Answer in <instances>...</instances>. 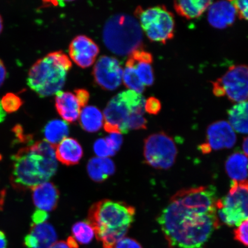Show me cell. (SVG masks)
<instances>
[{"mask_svg": "<svg viewBox=\"0 0 248 248\" xmlns=\"http://www.w3.org/2000/svg\"><path fill=\"white\" fill-rule=\"evenodd\" d=\"M218 200L213 186L182 189L173 195L157 218L170 246L202 248L219 227Z\"/></svg>", "mask_w": 248, "mask_h": 248, "instance_id": "1", "label": "cell"}, {"mask_svg": "<svg viewBox=\"0 0 248 248\" xmlns=\"http://www.w3.org/2000/svg\"><path fill=\"white\" fill-rule=\"evenodd\" d=\"M12 161L11 185L19 191L31 190L48 182L58 169L55 147L46 141L20 149Z\"/></svg>", "mask_w": 248, "mask_h": 248, "instance_id": "2", "label": "cell"}, {"mask_svg": "<svg viewBox=\"0 0 248 248\" xmlns=\"http://www.w3.org/2000/svg\"><path fill=\"white\" fill-rule=\"evenodd\" d=\"M134 207L125 202L103 200L93 204L88 221L104 248H113L125 236L134 221Z\"/></svg>", "mask_w": 248, "mask_h": 248, "instance_id": "3", "label": "cell"}, {"mask_svg": "<svg viewBox=\"0 0 248 248\" xmlns=\"http://www.w3.org/2000/svg\"><path fill=\"white\" fill-rule=\"evenodd\" d=\"M71 66L70 58L63 52H51L33 64L27 84L40 97L56 94L63 88Z\"/></svg>", "mask_w": 248, "mask_h": 248, "instance_id": "4", "label": "cell"}, {"mask_svg": "<svg viewBox=\"0 0 248 248\" xmlns=\"http://www.w3.org/2000/svg\"><path fill=\"white\" fill-rule=\"evenodd\" d=\"M102 37L107 47L120 56L130 55L141 48L143 38L139 21L126 14L111 16L105 24Z\"/></svg>", "mask_w": 248, "mask_h": 248, "instance_id": "5", "label": "cell"}, {"mask_svg": "<svg viewBox=\"0 0 248 248\" xmlns=\"http://www.w3.org/2000/svg\"><path fill=\"white\" fill-rule=\"evenodd\" d=\"M145 98L139 93L128 90L119 93L108 102L104 111L105 131L125 133L127 121L131 114H144Z\"/></svg>", "mask_w": 248, "mask_h": 248, "instance_id": "6", "label": "cell"}, {"mask_svg": "<svg viewBox=\"0 0 248 248\" xmlns=\"http://www.w3.org/2000/svg\"><path fill=\"white\" fill-rule=\"evenodd\" d=\"M141 29L151 42L165 45L174 36L175 23L171 12L164 5L144 9L138 7L135 11Z\"/></svg>", "mask_w": 248, "mask_h": 248, "instance_id": "7", "label": "cell"}, {"mask_svg": "<svg viewBox=\"0 0 248 248\" xmlns=\"http://www.w3.org/2000/svg\"><path fill=\"white\" fill-rule=\"evenodd\" d=\"M217 215L223 224L238 226L248 218V181H232L227 194L217 202Z\"/></svg>", "mask_w": 248, "mask_h": 248, "instance_id": "8", "label": "cell"}, {"mask_svg": "<svg viewBox=\"0 0 248 248\" xmlns=\"http://www.w3.org/2000/svg\"><path fill=\"white\" fill-rule=\"evenodd\" d=\"M178 149L172 138L164 132L149 136L145 140L144 156L148 165L158 170H168L174 164Z\"/></svg>", "mask_w": 248, "mask_h": 248, "instance_id": "9", "label": "cell"}, {"mask_svg": "<svg viewBox=\"0 0 248 248\" xmlns=\"http://www.w3.org/2000/svg\"><path fill=\"white\" fill-rule=\"evenodd\" d=\"M213 93L217 97L226 96L232 102L248 100V66L234 65L224 76L213 82Z\"/></svg>", "mask_w": 248, "mask_h": 248, "instance_id": "10", "label": "cell"}, {"mask_svg": "<svg viewBox=\"0 0 248 248\" xmlns=\"http://www.w3.org/2000/svg\"><path fill=\"white\" fill-rule=\"evenodd\" d=\"M237 141L236 135L228 122L218 121L207 127L206 140L200 147L202 153L207 154L213 151L229 149Z\"/></svg>", "mask_w": 248, "mask_h": 248, "instance_id": "11", "label": "cell"}, {"mask_svg": "<svg viewBox=\"0 0 248 248\" xmlns=\"http://www.w3.org/2000/svg\"><path fill=\"white\" fill-rule=\"evenodd\" d=\"M123 69L116 58L102 56L93 69L95 81L102 89L114 91L123 81Z\"/></svg>", "mask_w": 248, "mask_h": 248, "instance_id": "12", "label": "cell"}, {"mask_svg": "<svg viewBox=\"0 0 248 248\" xmlns=\"http://www.w3.org/2000/svg\"><path fill=\"white\" fill-rule=\"evenodd\" d=\"M100 52L98 46L85 35L76 37L69 46L70 57L78 66L85 69L94 63Z\"/></svg>", "mask_w": 248, "mask_h": 248, "instance_id": "13", "label": "cell"}, {"mask_svg": "<svg viewBox=\"0 0 248 248\" xmlns=\"http://www.w3.org/2000/svg\"><path fill=\"white\" fill-rule=\"evenodd\" d=\"M57 240V234L53 226L48 222L31 226L25 237L24 246L27 248H49Z\"/></svg>", "mask_w": 248, "mask_h": 248, "instance_id": "14", "label": "cell"}, {"mask_svg": "<svg viewBox=\"0 0 248 248\" xmlns=\"http://www.w3.org/2000/svg\"><path fill=\"white\" fill-rule=\"evenodd\" d=\"M236 11L231 1H218L210 6L207 19L210 26L225 29L234 24Z\"/></svg>", "mask_w": 248, "mask_h": 248, "instance_id": "15", "label": "cell"}, {"mask_svg": "<svg viewBox=\"0 0 248 248\" xmlns=\"http://www.w3.org/2000/svg\"><path fill=\"white\" fill-rule=\"evenodd\" d=\"M34 204L39 210L51 212L57 207L60 191L57 186L46 182L31 189Z\"/></svg>", "mask_w": 248, "mask_h": 248, "instance_id": "16", "label": "cell"}, {"mask_svg": "<svg viewBox=\"0 0 248 248\" xmlns=\"http://www.w3.org/2000/svg\"><path fill=\"white\" fill-rule=\"evenodd\" d=\"M55 107L58 113L65 122L72 123L79 119L81 107L73 93L58 92L56 94Z\"/></svg>", "mask_w": 248, "mask_h": 248, "instance_id": "17", "label": "cell"}, {"mask_svg": "<svg viewBox=\"0 0 248 248\" xmlns=\"http://www.w3.org/2000/svg\"><path fill=\"white\" fill-rule=\"evenodd\" d=\"M56 157L61 163L67 166L76 165L81 160L83 149L77 140L66 138L55 147Z\"/></svg>", "mask_w": 248, "mask_h": 248, "instance_id": "18", "label": "cell"}, {"mask_svg": "<svg viewBox=\"0 0 248 248\" xmlns=\"http://www.w3.org/2000/svg\"><path fill=\"white\" fill-rule=\"evenodd\" d=\"M225 170L232 181H247L248 178V157L244 153L237 152L229 156L225 163Z\"/></svg>", "mask_w": 248, "mask_h": 248, "instance_id": "19", "label": "cell"}, {"mask_svg": "<svg viewBox=\"0 0 248 248\" xmlns=\"http://www.w3.org/2000/svg\"><path fill=\"white\" fill-rule=\"evenodd\" d=\"M87 170L90 178L93 181L101 183L105 181L115 172V165L108 157H94L89 161Z\"/></svg>", "mask_w": 248, "mask_h": 248, "instance_id": "20", "label": "cell"}, {"mask_svg": "<svg viewBox=\"0 0 248 248\" xmlns=\"http://www.w3.org/2000/svg\"><path fill=\"white\" fill-rule=\"evenodd\" d=\"M212 4L213 2L209 0H184L173 2V7L181 16L191 20L200 17Z\"/></svg>", "mask_w": 248, "mask_h": 248, "instance_id": "21", "label": "cell"}, {"mask_svg": "<svg viewBox=\"0 0 248 248\" xmlns=\"http://www.w3.org/2000/svg\"><path fill=\"white\" fill-rule=\"evenodd\" d=\"M229 123L234 131L248 134V101L237 103L228 110Z\"/></svg>", "mask_w": 248, "mask_h": 248, "instance_id": "22", "label": "cell"}, {"mask_svg": "<svg viewBox=\"0 0 248 248\" xmlns=\"http://www.w3.org/2000/svg\"><path fill=\"white\" fill-rule=\"evenodd\" d=\"M80 126L85 131L97 132L104 124L103 114L100 109L94 106H86L80 111L79 117Z\"/></svg>", "mask_w": 248, "mask_h": 248, "instance_id": "23", "label": "cell"}, {"mask_svg": "<svg viewBox=\"0 0 248 248\" xmlns=\"http://www.w3.org/2000/svg\"><path fill=\"white\" fill-rule=\"evenodd\" d=\"M69 133V128L66 122L58 119L49 122L43 129L45 141L55 147L67 138Z\"/></svg>", "mask_w": 248, "mask_h": 248, "instance_id": "24", "label": "cell"}, {"mask_svg": "<svg viewBox=\"0 0 248 248\" xmlns=\"http://www.w3.org/2000/svg\"><path fill=\"white\" fill-rule=\"evenodd\" d=\"M123 80L124 84L131 91L141 94L145 90V86L139 79L132 61L128 58L125 69L123 71Z\"/></svg>", "mask_w": 248, "mask_h": 248, "instance_id": "25", "label": "cell"}, {"mask_svg": "<svg viewBox=\"0 0 248 248\" xmlns=\"http://www.w3.org/2000/svg\"><path fill=\"white\" fill-rule=\"evenodd\" d=\"M72 232L74 239L82 244L91 243L95 235L94 229L88 221L76 223L73 226Z\"/></svg>", "mask_w": 248, "mask_h": 248, "instance_id": "26", "label": "cell"}, {"mask_svg": "<svg viewBox=\"0 0 248 248\" xmlns=\"http://www.w3.org/2000/svg\"><path fill=\"white\" fill-rule=\"evenodd\" d=\"M129 59L132 61L139 79L143 85L147 86L153 85L154 82V74L151 63L145 62H136L130 57Z\"/></svg>", "mask_w": 248, "mask_h": 248, "instance_id": "27", "label": "cell"}, {"mask_svg": "<svg viewBox=\"0 0 248 248\" xmlns=\"http://www.w3.org/2000/svg\"><path fill=\"white\" fill-rule=\"evenodd\" d=\"M1 103L5 112L11 113L19 109L22 106L23 102L18 95L9 93L2 97Z\"/></svg>", "mask_w": 248, "mask_h": 248, "instance_id": "28", "label": "cell"}, {"mask_svg": "<svg viewBox=\"0 0 248 248\" xmlns=\"http://www.w3.org/2000/svg\"><path fill=\"white\" fill-rule=\"evenodd\" d=\"M94 151L98 157H108L114 156L116 154L108 144L105 139H98L94 144Z\"/></svg>", "mask_w": 248, "mask_h": 248, "instance_id": "29", "label": "cell"}, {"mask_svg": "<svg viewBox=\"0 0 248 248\" xmlns=\"http://www.w3.org/2000/svg\"><path fill=\"white\" fill-rule=\"evenodd\" d=\"M234 239L248 248V218L237 226L234 231Z\"/></svg>", "mask_w": 248, "mask_h": 248, "instance_id": "30", "label": "cell"}, {"mask_svg": "<svg viewBox=\"0 0 248 248\" xmlns=\"http://www.w3.org/2000/svg\"><path fill=\"white\" fill-rule=\"evenodd\" d=\"M240 19L246 20L248 22V0L242 1H231Z\"/></svg>", "mask_w": 248, "mask_h": 248, "instance_id": "31", "label": "cell"}, {"mask_svg": "<svg viewBox=\"0 0 248 248\" xmlns=\"http://www.w3.org/2000/svg\"><path fill=\"white\" fill-rule=\"evenodd\" d=\"M162 108L160 101L154 97L148 98L145 103V110L153 115H156Z\"/></svg>", "mask_w": 248, "mask_h": 248, "instance_id": "32", "label": "cell"}, {"mask_svg": "<svg viewBox=\"0 0 248 248\" xmlns=\"http://www.w3.org/2000/svg\"><path fill=\"white\" fill-rule=\"evenodd\" d=\"M110 147L116 153L120 150L123 143V136L121 133H110V135L105 138Z\"/></svg>", "mask_w": 248, "mask_h": 248, "instance_id": "33", "label": "cell"}, {"mask_svg": "<svg viewBox=\"0 0 248 248\" xmlns=\"http://www.w3.org/2000/svg\"><path fill=\"white\" fill-rule=\"evenodd\" d=\"M113 248H142L138 242L133 238L124 237L114 245Z\"/></svg>", "mask_w": 248, "mask_h": 248, "instance_id": "34", "label": "cell"}, {"mask_svg": "<svg viewBox=\"0 0 248 248\" xmlns=\"http://www.w3.org/2000/svg\"><path fill=\"white\" fill-rule=\"evenodd\" d=\"M76 97L79 102L80 107L84 108L89 100L90 95L88 91L85 89H77L75 91Z\"/></svg>", "mask_w": 248, "mask_h": 248, "instance_id": "35", "label": "cell"}, {"mask_svg": "<svg viewBox=\"0 0 248 248\" xmlns=\"http://www.w3.org/2000/svg\"><path fill=\"white\" fill-rule=\"evenodd\" d=\"M48 218L47 212L41 210H37L33 213L32 216L33 224L38 225L46 222Z\"/></svg>", "mask_w": 248, "mask_h": 248, "instance_id": "36", "label": "cell"}, {"mask_svg": "<svg viewBox=\"0 0 248 248\" xmlns=\"http://www.w3.org/2000/svg\"><path fill=\"white\" fill-rule=\"evenodd\" d=\"M6 77H7V70L2 61L0 60V87L4 83Z\"/></svg>", "mask_w": 248, "mask_h": 248, "instance_id": "37", "label": "cell"}, {"mask_svg": "<svg viewBox=\"0 0 248 248\" xmlns=\"http://www.w3.org/2000/svg\"><path fill=\"white\" fill-rule=\"evenodd\" d=\"M8 241L4 232L0 230V248H7Z\"/></svg>", "mask_w": 248, "mask_h": 248, "instance_id": "38", "label": "cell"}, {"mask_svg": "<svg viewBox=\"0 0 248 248\" xmlns=\"http://www.w3.org/2000/svg\"><path fill=\"white\" fill-rule=\"evenodd\" d=\"M49 248H71L68 246L66 241H60L56 242L52 246Z\"/></svg>", "mask_w": 248, "mask_h": 248, "instance_id": "39", "label": "cell"}, {"mask_svg": "<svg viewBox=\"0 0 248 248\" xmlns=\"http://www.w3.org/2000/svg\"><path fill=\"white\" fill-rule=\"evenodd\" d=\"M66 243L71 248H78L79 246L78 244L77 241L74 239V238L72 236H70L68 238Z\"/></svg>", "mask_w": 248, "mask_h": 248, "instance_id": "40", "label": "cell"}, {"mask_svg": "<svg viewBox=\"0 0 248 248\" xmlns=\"http://www.w3.org/2000/svg\"><path fill=\"white\" fill-rule=\"evenodd\" d=\"M6 116H7V113H6L4 110L3 109L1 100H0V123L4 122Z\"/></svg>", "mask_w": 248, "mask_h": 248, "instance_id": "41", "label": "cell"}, {"mask_svg": "<svg viewBox=\"0 0 248 248\" xmlns=\"http://www.w3.org/2000/svg\"><path fill=\"white\" fill-rule=\"evenodd\" d=\"M243 149L244 154L248 157V137L245 138L243 140Z\"/></svg>", "mask_w": 248, "mask_h": 248, "instance_id": "42", "label": "cell"}, {"mask_svg": "<svg viewBox=\"0 0 248 248\" xmlns=\"http://www.w3.org/2000/svg\"><path fill=\"white\" fill-rule=\"evenodd\" d=\"M2 29H3L2 20L1 16H0V33H1V32H2Z\"/></svg>", "mask_w": 248, "mask_h": 248, "instance_id": "43", "label": "cell"}, {"mask_svg": "<svg viewBox=\"0 0 248 248\" xmlns=\"http://www.w3.org/2000/svg\"><path fill=\"white\" fill-rule=\"evenodd\" d=\"M2 159V156H1V155L0 154V161H1Z\"/></svg>", "mask_w": 248, "mask_h": 248, "instance_id": "44", "label": "cell"}]
</instances>
